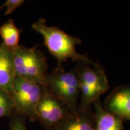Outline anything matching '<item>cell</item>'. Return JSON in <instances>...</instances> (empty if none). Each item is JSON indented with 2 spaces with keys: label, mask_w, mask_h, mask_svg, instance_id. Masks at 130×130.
I'll return each instance as SVG.
<instances>
[{
  "label": "cell",
  "mask_w": 130,
  "mask_h": 130,
  "mask_svg": "<svg viewBox=\"0 0 130 130\" xmlns=\"http://www.w3.org/2000/svg\"><path fill=\"white\" fill-rule=\"evenodd\" d=\"M78 74L80 89V103L78 109L86 110L110 89L104 70L96 66L79 61L76 67Z\"/></svg>",
  "instance_id": "7a4b0ae2"
},
{
  "label": "cell",
  "mask_w": 130,
  "mask_h": 130,
  "mask_svg": "<svg viewBox=\"0 0 130 130\" xmlns=\"http://www.w3.org/2000/svg\"><path fill=\"white\" fill-rule=\"evenodd\" d=\"M93 105L95 130H125L123 120L105 110L100 100L96 101Z\"/></svg>",
  "instance_id": "30bf717a"
},
{
  "label": "cell",
  "mask_w": 130,
  "mask_h": 130,
  "mask_svg": "<svg viewBox=\"0 0 130 130\" xmlns=\"http://www.w3.org/2000/svg\"><path fill=\"white\" fill-rule=\"evenodd\" d=\"M52 130H95V114L92 108L77 109Z\"/></svg>",
  "instance_id": "ba28073f"
},
{
  "label": "cell",
  "mask_w": 130,
  "mask_h": 130,
  "mask_svg": "<svg viewBox=\"0 0 130 130\" xmlns=\"http://www.w3.org/2000/svg\"><path fill=\"white\" fill-rule=\"evenodd\" d=\"M32 28L39 33L44 39V45L59 64L68 59L96 66L98 64L85 55L78 53L76 45L82 42L80 39L68 35L60 29L47 25L45 19L41 18L32 24Z\"/></svg>",
  "instance_id": "6da1fadb"
},
{
  "label": "cell",
  "mask_w": 130,
  "mask_h": 130,
  "mask_svg": "<svg viewBox=\"0 0 130 130\" xmlns=\"http://www.w3.org/2000/svg\"><path fill=\"white\" fill-rule=\"evenodd\" d=\"M14 115L13 104L9 93L0 89V119Z\"/></svg>",
  "instance_id": "7c38bea8"
},
{
  "label": "cell",
  "mask_w": 130,
  "mask_h": 130,
  "mask_svg": "<svg viewBox=\"0 0 130 130\" xmlns=\"http://www.w3.org/2000/svg\"><path fill=\"white\" fill-rule=\"evenodd\" d=\"M25 1L24 0H7L2 6H0V10L6 7V11L4 13L5 15H9L12 14L16 9L22 6Z\"/></svg>",
  "instance_id": "4fadbf2b"
},
{
  "label": "cell",
  "mask_w": 130,
  "mask_h": 130,
  "mask_svg": "<svg viewBox=\"0 0 130 130\" xmlns=\"http://www.w3.org/2000/svg\"><path fill=\"white\" fill-rule=\"evenodd\" d=\"M10 130H28L26 126L25 117L15 115L11 119Z\"/></svg>",
  "instance_id": "5bb4252c"
},
{
  "label": "cell",
  "mask_w": 130,
  "mask_h": 130,
  "mask_svg": "<svg viewBox=\"0 0 130 130\" xmlns=\"http://www.w3.org/2000/svg\"><path fill=\"white\" fill-rule=\"evenodd\" d=\"M45 88L67 105L72 113L77 111L80 89L76 68L66 71L58 63L56 69L47 75Z\"/></svg>",
  "instance_id": "3957f363"
},
{
  "label": "cell",
  "mask_w": 130,
  "mask_h": 130,
  "mask_svg": "<svg viewBox=\"0 0 130 130\" xmlns=\"http://www.w3.org/2000/svg\"><path fill=\"white\" fill-rule=\"evenodd\" d=\"M37 120L46 130H52L64 121L72 111L67 105L50 93L46 88L36 110Z\"/></svg>",
  "instance_id": "8992f818"
},
{
  "label": "cell",
  "mask_w": 130,
  "mask_h": 130,
  "mask_svg": "<svg viewBox=\"0 0 130 130\" xmlns=\"http://www.w3.org/2000/svg\"><path fill=\"white\" fill-rule=\"evenodd\" d=\"M16 77L12 50L0 44V89L10 93Z\"/></svg>",
  "instance_id": "9c48e42d"
},
{
  "label": "cell",
  "mask_w": 130,
  "mask_h": 130,
  "mask_svg": "<svg viewBox=\"0 0 130 130\" xmlns=\"http://www.w3.org/2000/svg\"><path fill=\"white\" fill-rule=\"evenodd\" d=\"M20 35L21 30L12 19H9L0 27V36L3 40L2 43L10 50H14L19 46Z\"/></svg>",
  "instance_id": "8fae6325"
},
{
  "label": "cell",
  "mask_w": 130,
  "mask_h": 130,
  "mask_svg": "<svg viewBox=\"0 0 130 130\" xmlns=\"http://www.w3.org/2000/svg\"><path fill=\"white\" fill-rule=\"evenodd\" d=\"M45 88L41 84L16 76L10 93L14 115L27 117L32 122L36 121V110Z\"/></svg>",
  "instance_id": "5b68a950"
},
{
  "label": "cell",
  "mask_w": 130,
  "mask_h": 130,
  "mask_svg": "<svg viewBox=\"0 0 130 130\" xmlns=\"http://www.w3.org/2000/svg\"><path fill=\"white\" fill-rule=\"evenodd\" d=\"M104 108L123 121H130V85L116 87L107 97Z\"/></svg>",
  "instance_id": "52a82bcc"
},
{
  "label": "cell",
  "mask_w": 130,
  "mask_h": 130,
  "mask_svg": "<svg viewBox=\"0 0 130 130\" xmlns=\"http://www.w3.org/2000/svg\"><path fill=\"white\" fill-rule=\"evenodd\" d=\"M16 76L45 86L47 73L46 58L37 46L19 45L12 50Z\"/></svg>",
  "instance_id": "277c9868"
}]
</instances>
